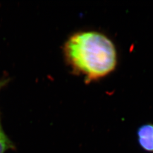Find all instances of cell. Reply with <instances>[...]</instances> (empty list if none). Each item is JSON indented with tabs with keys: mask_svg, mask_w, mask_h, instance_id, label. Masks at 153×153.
<instances>
[{
	"mask_svg": "<svg viewBox=\"0 0 153 153\" xmlns=\"http://www.w3.org/2000/svg\"><path fill=\"white\" fill-rule=\"evenodd\" d=\"M9 81V79L6 78H3L0 79V90L5 86Z\"/></svg>",
	"mask_w": 153,
	"mask_h": 153,
	"instance_id": "4",
	"label": "cell"
},
{
	"mask_svg": "<svg viewBox=\"0 0 153 153\" xmlns=\"http://www.w3.org/2000/svg\"><path fill=\"white\" fill-rule=\"evenodd\" d=\"M10 149H14V145L3 129L0 113V153H5Z\"/></svg>",
	"mask_w": 153,
	"mask_h": 153,
	"instance_id": "3",
	"label": "cell"
},
{
	"mask_svg": "<svg viewBox=\"0 0 153 153\" xmlns=\"http://www.w3.org/2000/svg\"><path fill=\"white\" fill-rule=\"evenodd\" d=\"M137 141L142 150L153 153V124H145L137 131Z\"/></svg>",
	"mask_w": 153,
	"mask_h": 153,
	"instance_id": "2",
	"label": "cell"
},
{
	"mask_svg": "<svg viewBox=\"0 0 153 153\" xmlns=\"http://www.w3.org/2000/svg\"><path fill=\"white\" fill-rule=\"evenodd\" d=\"M64 51L66 61L73 71L88 82L108 75L117 65L115 44L98 31L74 33L66 41Z\"/></svg>",
	"mask_w": 153,
	"mask_h": 153,
	"instance_id": "1",
	"label": "cell"
}]
</instances>
